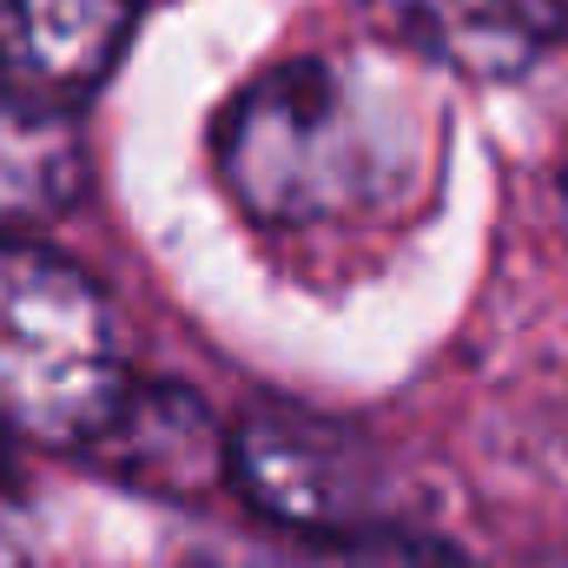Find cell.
I'll list each match as a JSON object with an SVG mask.
<instances>
[{"label": "cell", "instance_id": "4", "mask_svg": "<svg viewBox=\"0 0 568 568\" xmlns=\"http://www.w3.org/2000/svg\"><path fill=\"white\" fill-rule=\"evenodd\" d=\"M410 53L469 80H509L568 33V0H364Z\"/></svg>", "mask_w": 568, "mask_h": 568}, {"label": "cell", "instance_id": "1", "mask_svg": "<svg viewBox=\"0 0 568 568\" xmlns=\"http://www.w3.org/2000/svg\"><path fill=\"white\" fill-rule=\"evenodd\" d=\"M219 172L265 225H311L377 205L404 152L357 80L324 60H297L239 93L219 120Z\"/></svg>", "mask_w": 568, "mask_h": 568}, {"label": "cell", "instance_id": "3", "mask_svg": "<svg viewBox=\"0 0 568 568\" xmlns=\"http://www.w3.org/2000/svg\"><path fill=\"white\" fill-rule=\"evenodd\" d=\"M133 13L140 0H0V100L73 106L113 73Z\"/></svg>", "mask_w": 568, "mask_h": 568}, {"label": "cell", "instance_id": "5", "mask_svg": "<svg viewBox=\"0 0 568 568\" xmlns=\"http://www.w3.org/2000/svg\"><path fill=\"white\" fill-rule=\"evenodd\" d=\"M351 456L357 449L331 424L284 417V410H265V417L252 410V424L232 443V469H239L245 496L291 529H344L351 489H357Z\"/></svg>", "mask_w": 568, "mask_h": 568}, {"label": "cell", "instance_id": "2", "mask_svg": "<svg viewBox=\"0 0 568 568\" xmlns=\"http://www.w3.org/2000/svg\"><path fill=\"white\" fill-rule=\"evenodd\" d=\"M126 397L120 337L87 272L27 239H0V429L93 449Z\"/></svg>", "mask_w": 568, "mask_h": 568}, {"label": "cell", "instance_id": "6", "mask_svg": "<svg viewBox=\"0 0 568 568\" xmlns=\"http://www.w3.org/2000/svg\"><path fill=\"white\" fill-rule=\"evenodd\" d=\"M87 192V145L67 106L0 100V225H33Z\"/></svg>", "mask_w": 568, "mask_h": 568}, {"label": "cell", "instance_id": "9", "mask_svg": "<svg viewBox=\"0 0 568 568\" xmlns=\"http://www.w3.org/2000/svg\"><path fill=\"white\" fill-rule=\"evenodd\" d=\"M523 568H568V556H536V562H523Z\"/></svg>", "mask_w": 568, "mask_h": 568}, {"label": "cell", "instance_id": "8", "mask_svg": "<svg viewBox=\"0 0 568 568\" xmlns=\"http://www.w3.org/2000/svg\"><path fill=\"white\" fill-rule=\"evenodd\" d=\"M0 568H33V529H27V509H20L7 463H0Z\"/></svg>", "mask_w": 568, "mask_h": 568}, {"label": "cell", "instance_id": "7", "mask_svg": "<svg viewBox=\"0 0 568 568\" xmlns=\"http://www.w3.org/2000/svg\"><path fill=\"white\" fill-rule=\"evenodd\" d=\"M87 456H106L120 469H140L152 489H185V483H205L212 476V429L205 410L172 397V390H152V397H126V410L113 417V429L87 449Z\"/></svg>", "mask_w": 568, "mask_h": 568}]
</instances>
